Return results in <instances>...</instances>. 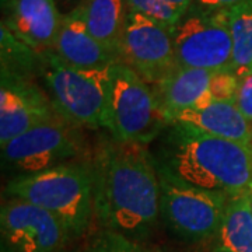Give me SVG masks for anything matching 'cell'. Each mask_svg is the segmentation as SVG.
<instances>
[{
	"mask_svg": "<svg viewBox=\"0 0 252 252\" xmlns=\"http://www.w3.org/2000/svg\"><path fill=\"white\" fill-rule=\"evenodd\" d=\"M54 51L63 62L83 70H102L119 62L91 35L79 9L63 14Z\"/></svg>",
	"mask_w": 252,
	"mask_h": 252,
	"instance_id": "obj_13",
	"label": "cell"
},
{
	"mask_svg": "<svg viewBox=\"0 0 252 252\" xmlns=\"http://www.w3.org/2000/svg\"><path fill=\"white\" fill-rule=\"evenodd\" d=\"M1 237L13 252H58L70 235L63 223L42 207L13 198L1 206Z\"/></svg>",
	"mask_w": 252,
	"mask_h": 252,
	"instance_id": "obj_10",
	"label": "cell"
},
{
	"mask_svg": "<svg viewBox=\"0 0 252 252\" xmlns=\"http://www.w3.org/2000/svg\"><path fill=\"white\" fill-rule=\"evenodd\" d=\"M235 104L244 117L252 122V72L238 77Z\"/></svg>",
	"mask_w": 252,
	"mask_h": 252,
	"instance_id": "obj_23",
	"label": "cell"
},
{
	"mask_svg": "<svg viewBox=\"0 0 252 252\" xmlns=\"http://www.w3.org/2000/svg\"><path fill=\"white\" fill-rule=\"evenodd\" d=\"M111 67L83 70L73 67L54 49L39 54V67L56 112L69 124L89 129L105 127Z\"/></svg>",
	"mask_w": 252,
	"mask_h": 252,
	"instance_id": "obj_5",
	"label": "cell"
},
{
	"mask_svg": "<svg viewBox=\"0 0 252 252\" xmlns=\"http://www.w3.org/2000/svg\"><path fill=\"white\" fill-rule=\"evenodd\" d=\"M156 164L178 180L228 198L252 193V147L174 122L161 136Z\"/></svg>",
	"mask_w": 252,
	"mask_h": 252,
	"instance_id": "obj_2",
	"label": "cell"
},
{
	"mask_svg": "<svg viewBox=\"0 0 252 252\" xmlns=\"http://www.w3.org/2000/svg\"><path fill=\"white\" fill-rule=\"evenodd\" d=\"M1 72L18 76H30L39 67V52L20 41L3 23L0 26Z\"/></svg>",
	"mask_w": 252,
	"mask_h": 252,
	"instance_id": "obj_19",
	"label": "cell"
},
{
	"mask_svg": "<svg viewBox=\"0 0 252 252\" xmlns=\"http://www.w3.org/2000/svg\"><path fill=\"white\" fill-rule=\"evenodd\" d=\"M72 124L62 117L38 124L1 146L4 161L24 174H35L63 165L80 152Z\"/></svg>",
	"mask_w": 252,
	"mask_h": 252,
	"instance_id": "obj_9",
	"label": "cell"
},
{
	"mask_svg": "<svg viewBox=\"0 0 252 252\" xmlns=\"http://www.w3.org/2000/svg\"><path fill=\"white\" fill-rule=\"evenodd\" d=\"M1 23L36 52L54 49L62 24L56 0H1Z\"/></svg>",
	"mask_w": 252,
	"mask_h": 252,
	"instance_id": "obj_12",
	"label": "cell"
},
{
	"mask_svg": "<svg viewBox=\"0 0 252 252\" xmlns=\"http://www.w3.org/2000/svg\"><path fill=\"white\" fill-rule=\"evenodd\" d=\"M250 200H251V209H252V193H251V196H250Z\"/></svg>",
	"mask_w": 252,
	"mask_h": 252,
	"instance_id": "obj_27",
	"label": "cell"
},
{
	"mask_svg": "<svg viewBox=\"0 0 252 252\" xmlns=\"http://www.w3.org/2000/svg\"><path fill=\"white\" fill-rule=\"evenodd\" d=\"M245 0H193V4L205 10H227Z\"/></svg>",
	"mask_w": 252,
	"mask_h": 252,
	"instance_id": "obj_24",
	"label": "cell"
},
{
	"mask_svg": "<svg viewBox=\"0 0 252 252\" xmlns=\"http://www.w3.org/2000/svg\"><path fill=\"white\" fill-rule=\"evenodd\" d=\"M7 192L51 212L67 228L70 238L86 234L94 216L90 164L66 162L46 171L18 175L7 184Z\"/></svg>",
	"mask_w": 252,
	"mask_h": 252,
	"instance_id": "obj_3",
	"label": "cell"
},
{
	"mask_svg": "<svg viewBox=\"0 0 252 252\" xmlns=\"http://www.w3.org/2000/svg\"><path fill=\"white\" fill-rule=\"evenodd\" d=\"M90 165L94 216L102 228L135 241L152 234L160 217V184L147 146L111 137Z\"/></svg>",
	"mask_w": 252,
	"mask_h": 252,
	"instance_id": "obj_1",
	"label": "cell"
},
{
	"mask_svg": "<svg viewBox=\"0 0 252 252\" xmlns=\"http://www.w3.org/2000/svg\"><path fill=\"white\" fill-rule=\"evenodd\" d=\"M213 73L205 69L180 66L164 80L154 84L153 89L162 107L171 117L172 124L178 114L185 109L193 108L198 99L209 90Z\"/></svg>",
	"mask_w": 252,
	"mask_h": 252,
	"instance_id": "obj_15",
	"label": "cell"
},
{
	"mask_svg": "<svg viewBox=\"0 0 252 252\" xmlns=\"http://www.w3.org/2000/svg\"><path fill=\"white\" fill-rule=\"evenodd\" d=\"M77 9L91 35L119 61V45L129 13L126 0H84Z\"/></svg>",
	"mask_w": 252,
	"mask_h": 252,
	"instance_id": "obj_16",
	"label": "cell"
},
{
	"mask_svg": "<svg viewBox=\"0 0 252 252\" xmlns=\"http://www.w3.org/2000/svg\"><path fill=\"white\" fill-rule=\"evenodd\" d=\"M233 38V67L237 77L252 72V0L227 9Z\"/></svg>",
	"mask_w": 252,
	"mask_h": 252,
	"instance_id": "obj_18",
	"label": "cell"
},
{
	"mask_svg": "<svg viewBox=\"0 0 252 252\" xmlns=\"http://www.w3.org/2000/svg\"><path fill=\"white\" fill-rule=\"evenodd\" d=\"M251 195L228 199L223 220L212 238V252H252Z\"/></svg>",
	"mask_w": 252,
	"mask_h": 252,
	"instance_id": "obj_17",
	"label": "cell"
},
{
	"mask_svg": "<svg viewBox=\"0 0 252 252\" xmlns=\"http://www.w3.org/2000/svg\"><path fill=\"white\" fill-rule=\"evenodd\" d=\"M84 252H144L137 241L126 235L102 228L91 235Z\"/></svg>",
	"mask_w": 252,
	"mask_h": 252,
	"instance_id": "obj_21",
	"label": "cell"
},
{
	"mask_svg": "<svg viewBox=\"0 0 252 252\" xmlns=\"http://www.w3.org/2000/svg\"><path fill=\"white\" fill-rule=\"evenodd\" d=\"M1 252H13L10 248H7L6 245H1Z\"/></svg>",
	"mask_w": 252,
	"mask_h": 252,
	"instance_id": "obj_26",
	"label": "cell"
},
{
	"mask_svg": "<svg viewBox=\"0 0 252 252\" xmlns=\"http://www.w3.org/2000/svg\"><path fill=\"white\" fill-rule=\"evenodd\" d=\"M172 41L181 67L212 72L233 67V38L227 10H205L192 4L172 30Z\"/></svg>",
	"mask_w": 252,
	"mask_h": 252,
	"instance_id": "obj_7",
	"label": "cell"
},
{
	"mask_svg": "<svg viewBox=\"0 0 252 252\" xmlns=\"http://www.w3.org/2000/svg\"><path fill=\"white\" fill-rule=\"evenodd\" d=\"M119 62L149 84L160 83L180 67L172 31L142 13L129 11L119 45Z\"/></svg>",
	"mask_w": 252,
	"mask_h": 252,
	"instance_id": "obj_8",
	"label": "cell"
},
{
	"mask_svg": "<svg viewBox=\"0 0 252 252\" xmlns=\"http://www.w3.org/2000/svg\"><path fill=\"white\" fill-rule=\"evenodd\" d=\"M174 122L252 147V122L244 117L235 101H213L203 109H185L175 117Z\"/></svg>",
	"mask_w": 252,
	"mask_h": 252,
	"instance_id": "obj_14",
	"label": "cell"
},
{
	"mask_svg": "<svg viewBox=\"0 0 252 252\" xmlns=\"http://www.w3.org/2000/svg\"><path fill=\"white\" fill-rule=\"evenodd\" d=\"M237 89L238 77L231 70L213 73L209 91L216 101H235Z\"/></svg>",
	"mask_w": 252,
	"mask_h": 252,
	"instance_id": "obj_22",
	"label": "cell"
},
{
	"mask_svg": "<svg viewBox=\"0 0 252 252\" xmlns=\"http://www.w3.org/2000/svg\"><path fill=\"white\" fill-rule=\"evenodd\" d=\"M105 127L118 142L147 144L172 125L152 84L125 63L111 66Z\"/></svg>",
	"mask_w": 252,
	"mask_h": 252,
	"instance_id": "obj_4",
	"label": "cell"
},
{
	"mask_svg": "<svg viewBox=\"0 0 252 252\" xmlns=\"http://www.w3.org/2000/svg\"><path fill=\"white\" fill-rule=\"evenodd\" d=\"M126 3L129 11L142 13L172 31L192 7L193 0H126Z\"/></svg>",
	"mask_w": 252,
	"mask_h": 252,
	"instance_id": "obj_20",
	"label": "cell"
},
{
	"mask_svg": "<svg viewBox=\"0 0 252 252\" xmlns=\"http://www.w3.org/2000/svg\"><path fill=\"white\" fill-rule=\"evenodd\" d=\"M61 117L51 98L39 90L32 77L1 72L0 79V143L6 144L16 136L38 124Z\"/></svg>",
	"mask_w": 252,
	"mask_h": 252,
	"instance_id": "obj_11",
	"label": "cell"
},
{
	"mask_svg": "<svg viewBox=\"0 0 252 252\" xmlns=\"http://www.w3.org/2000/svg\"><path fill=\"white\" fill-rule=\"evenodd\" d=\"M83 1L84 0H56L58 6H61L64 10V14L66 13H70L74 9H77Z\"/></svg>",
	"mask_w": 252,
	"mask_h": 252,
	"instance_id": "obj_25",
	"label": "cell"
},
{
	"mask_svg": "<svg viewBox=\"0 0 252 252\" xmlns=\"http://www.w3.org/2000/svg\"><path fill=\"white\" fill-rule=\"evenodd\" d=\"M160 217L175 237L187 243L212 241L223 220L228 196L189 185L157 165Z\"/></svg>",
	"mask_w": 252,
	"mask_h": 252,
	"instance_id": "obj_6",
	"label": "cell"
}]
</instances>
